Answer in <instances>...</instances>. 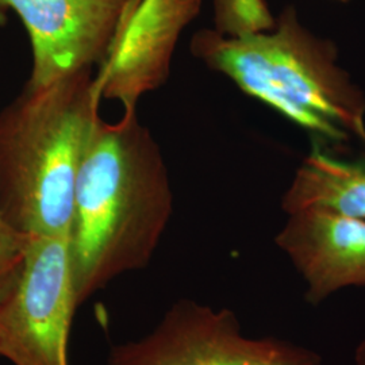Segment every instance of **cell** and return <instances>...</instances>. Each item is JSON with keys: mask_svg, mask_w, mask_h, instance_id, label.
Instances as JSON below:
<instances>
[{"mask_svg": "<svg viewBox=\"0 0 365 365\" xmlns=\"http://www.w3.org/2000/svg\"><path fill=\"white\" fill-rule=\"evenodd\" d=\"M173 211L170 175L137 111L101 117L78 172L68 235L78 307L153 259Z\"/></svg>", "mask_w": 365, "mask_h": 365, "instance_id": "1", "label": "cell"}, {"mask_svg": "<svg viewBox=\"0 0 365 365\" xmlns=\"http://www.w3.org/2000/svg\"><path fill=\"white\" fill-rule=\"evenodd\" d=\"M191 51L249 96L313 135L314 144L365 145V95L339 66L331 39L315 36L287 6L272 31L230 38L197 31Z\"/></svg>", "mask_w": 365, "mask_h": 365, "instance_id": "2", "label": "cell"}, {"mask_svg": "<svg viewBox=\"0 0 365 365\" xmlns=\"http://www.w3.org/2000/svg\"><path fill=\"white\" fill-rule=\"evenodd\" d=\"M102 98L91 69L26 86L0 113V217L27 235H68L78 168Z\"/></svg>", "mask_w": 365, "mask_h": 365, "instance_id": "3", "label": "cell"}, {"mask_svg": "<svg viewBox=\"0 0 365 365\" xmlns=\"http://www.w3.org/2000/svg\"><path fill=\"white\" fill-rule=\"evenodd\" d=\"M106 365H324V359L286 339L245 336L230 309L179 299L144 337L113 345Z\"/></svg>", "mask_w": 365, "mask_h": 365, "instance_id": "4", "label": "cell"}, {"mask_svg": "<svg viewBox=\"0 0 365 365\" xmlns=\"http://www.w3.org/2000/svg\"><path fill=\"white\" fill-rule=\"evenodd\" d=\"M78 309L68 235H30L22 274L0 306V357L13 365H69Z\"/></svg>", "mask_w": 365, "mask_h": 365, "instance_id": "5", "label": "cell"}, {"mask_svg": "<svg viewBox=\"0 0 365 365\" xmlns=\"http://www.w3.org/2000/svg\"><path fill=\"white\" fill-rule=\"evenodd\" d=\"M200 9L202 0H126L93 76L101 98L137 111L141 96L167 81L176 43Z\"/></svg>", "mask_w": 365, "mask_h": 365, "instance_id": "6", "label": "cell"}, {"mask_svg": "<svg viewBox=\"0 0 365 365\" xmlns=\"http://www.w3.org/2000/svg\"><path fill=\"white\" fill-rule=\"evenodd\" d=\"M126 0H0L26 27L33 71L26 86L41 87L99 66Z\"/></svg>", "mask_w": 365, "mask_h": 365, "instance_id": "7", "label": "cell"}, {"mask_svg": "<svg viewBox=\"0 0 365 365\" xmlns=\"http://www.w3.org/2000/svg\"><path fill=\"white\" fill-rule=\"evenodd\" d=\"M274 242L304 280L312 306L341 289L365 287V220L303 210L288 215Z\"/></svg>", "mask_w": 365, "mask_h": 365, "instance_id": "8", "label": "cell"}, {"mask_svg": "<svg viewBox=\"0 0 365 365\" xmlns=\"http://www.w3.org/2000/svg\"><path fill=\"white\" fill-rule=\"evenodd\" d=\"M288 215L321 210L365 220V153L342 157L314 144L282 199Z\"/></svg>", "mask_w": 365, "mask_h": 365, "instance_id": "9", "label": "cell"}, {"mask_svg": "<svg viewBox=\"0 0 365 365\" xmlns=\"http://www.w3.org/2000/svg\"><path fill=\"white\" fill-rule=\"evenodd\" d=\"M215 31L241 38L272 31L276 19L265 0H214Z\"/></svg>", "mask_w": 365, "mask_h": 365, "instance_id": "10", "label": "cell"}, {"mask_svg": "<svg viewBox=\"0 0 365 365\" xmlns=\"http://www.w3.org/2000/svg\"><path fill=\"white\" fill-rule=\"evenodd\" d=\"M30 235L0 217V306L11 295L24 271Z\"/></svg>", "mask_w": 365, "mask_h": 365, "instance_id": "11", "label": "cell"}, {"mask_svg": "<svg viewBox=\"0 0 365 365\" xmlns=\"http://www.w3.org/2000/svg\"><path fill=\"white\" fill-rule=\"evenodd\" d=\"M354 365H365V339L357 345L354 351Z\"/></svg>", "mask_w": 365, "mask_h": 365, "instance_id": "12", "label": "cell"}, {"mask_svg": "<svg viewBox=\"0 0 365 365\" xmlns=\"http://www.w3.org/2000/svg\"><path fill=\"white\" fill-rule=\"evenodd\" d=\"M337 1H349V0H337Z\"/></svg>", "mask_w": 365, "mask_h": 365, "instance_id": "13", "label": "cell"}]
</instances>
